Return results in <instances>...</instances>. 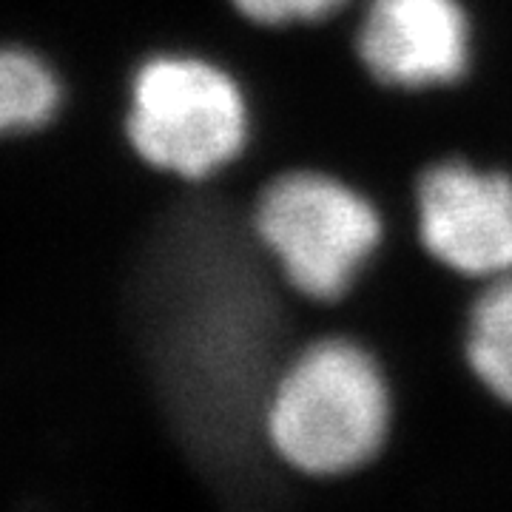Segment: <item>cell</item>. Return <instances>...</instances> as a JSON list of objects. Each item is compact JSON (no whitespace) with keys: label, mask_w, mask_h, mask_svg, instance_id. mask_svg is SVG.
I'll return each mask as SVG.
<instances>
[{"label":"cell","mask_w":512,"mask_h":512,"mask_svg":"<svg viewBox=\"0 0 512 512\" xmlns=\"http://www.w3.org/2000/svg\"><path fill=\"white\" fill-rule=\"evenodd\" d=\"M231 3L237 6V12L256 23L282 26V23L328 18L345 0H231Z\"/></svg>","instance_id":"8"},{"label":"cell","mask_w":512,"mask_h":512,"mask_svg":"<svg viewBox=\"0 0 512 512\" xmlns=\"http://www.w3.org/2000/svg\"><path fill=\"white\" fill-rule=\"evenodd\" d=\"M390 399L382 370L353 342L308 348L276 382L265 410L274 450L308 476L362 467L382 447Z\"/></svg>","instance_id":"1"},{"label":"cell","mask_w":512,"mask_h":512,"mask_svg":"<svg viewBox=\"0 0 512 512\" xmlns=\"http://www.w3.org/2000/svg\"><path fill=\"white\" fill-rule=\"evenodd\" d=\"M427 251L464 276L512 274V180L467 163H441L419 183Z\"/></svg>","instance_id":"4"},{"label":"cell","mask_w":512,"mask_h":512,"mask_svg":"<svg viewBox=\"0 0 512 512\" xmlns=\"http://www.w3.org/2000/svg\"><path fill=\"white\" fill-rule=\"evenodd\" d=\"M467 356L481 382L512 404V279H501L473 308Z\"/></svg>","instance_id":"6"},{"label":"cell","mask_w":512,"mask_h":512,"mask_svg":"<svg viewBox=\"0 0 512 512\" xmlns=\"http://www.w3.org/2000/svg\"><path fill=\"white\" fill-rule=\"evenodd\" d=\"M254 228L293 288L330 302L350 291L382 239V217L350 185L293 171L265 188Z\"/></svg>","instance_id":"3"},{"label":"cell","mask_w":512,"mask_h":512,"mask_svg":"<svg viewBox=\"0 0 512 512\" xmlns=\"http://www.w3.org/2000/svg\"><path fill=\"white\" fill-rule=\"evenodd\" d=\"M128 137L146 163L185 180L211 177L245 148V97L208 60L154 57L131 86Z\"/></svg>","instance_id":"2"},{"label":"cell","mask_w":512,"mask_h":512,"mask_svg":"<svg viewBox=\"0 0 512 512\" xmlns=\"http://www.w3.org/2000/svg\"><path fill=\"white\" fill-rule=\"evenodd\" d=\"M356 49L387 86H447L470 66V20L456 0H370Z\"/></svg>","instance_id":"5"},{"label":"cell","mask_w":512,"mask_h":512,"mask_svg":"<svg viewBox=\"0 0 512 512\" xmlns=\"http://www.w3.org/2000/svg\"><path fill=\"white\" fill-rule=\"evenodd\" d=\"M55 74L37 57L0 49V134L43 126L57 109Z\"/></svg>","instance_id":"7"}]
</instances>
